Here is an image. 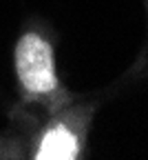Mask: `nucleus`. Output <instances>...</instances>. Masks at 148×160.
Wrapping results in <instances>:
<instances>
[{"label":"nucleus","mask_w":148,"mask_h":160,"mask_svg":"<svg viewBox=\"0 0 148 160\" xmlns=\"http://www.w3.org/2000/svg\"><path fill=\"white\" fill-rule=\"evenodd\" d=\"M16 73L29 93H51L58 87V76L49 40H44L35 31L20 38L16 45Z\"/></svg>","instance_id":"f257e3e1"},{"label":"nucleus","mask_w":148,"mask_h":160,"mask_svg":"<svg viewBox=\"0 0 148 160\" xmlns=\"http://www.w3.org/2000/svg\"><path fill=\"white\" fill-rule=\"evenodd\" d=\"M77 153H80L77 136L64 125H58L44 133L35 151V160H73L77 158Z\"/></svg>","instance_id":"f03ea898"}]
</instances>
